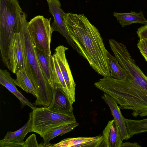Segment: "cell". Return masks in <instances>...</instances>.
<instances>
[{
  "instance_id": "cell-1",
  "label": "cell",
  "mask_w": 147,
  "mask_h": 147,
  "mask_svg": "<svg viewBox=\"0 0 147 147\" xmlns=\"http://www.w3.org/2000/svg\"><path fill=\"white\" fill-rule=\"evenodd\" d=\"M63 20L71 40L79 53L98 74L111 76L107 62V52L98 30L84 14L64 12Z\"/></svg>"
},
{
  "instance_id": "cell-2",
  "label": "cell",
  "mask_w": 147,
  "mask_h": 147,
  "mask_svg": "<svg viewBox=\"0 0 147 147\" xmlns=\"http://www.w3.org/2000/svg\"><path fill=\"white\" fill-rule=\"evenodd\" d=\"M94 85L113 98L122 109L131 110L133 117L147 116V86L136 82L128 75L123 80L104 77Z\"/></svg>"
},
{
  "instance_id": "cell-3",
  "label": "cell",
  "mask_w": 147,
  "mask_h": 147,
  "mask_svg": "<svg viewBox=\"0 0 147 147\" xmlns=\"http://www.w3.org/2000/svg\"><path fill=\"white\" fill-rule=\"evenodd\" d=\"M25 12L23 14L20 35L25 58V69L35 86L37 94L35 106L47 107L53 98V92L40 69L34 46L29 34Z\"/></svg>"
},
{
  "instance_id": "cell-4",
  "label": "cell",
  "mask_w": 147,
  "mask_h": 147,
  "mask_svg": "<svg viewBox=\"0 0 147 147\" xmlns=\"http://www.w3.org/2000/svg\"><path fill=\"white\" fill-rule=\"evenodd\" d=\"M23 11L17 0H0V50L1 59L9 62L16 34L20 32Z\"/></svg>"
},
{
  "instance_id": "cell-5",
  "label": "cell",
  "mask_w": 147,
  "mask_h": 147,
  "mask_svg": "<svg viewBox=\"0 0 147 147\" xmlns=\"http://www.w3.org/2000/svg\"><path fill=\"white\" fill-rule=\"evenodd\" d=\"M32 109V132L39 134L42 137L46 133L57 127L76 121L74 114L69 115L59 113L44 107H35Z\"/></svg>"
},
{
  "instance_id": "cell-6",
  "label": "cell",
  "mask_w": 147,
  "mask_h": 147,
  "mask_svg": "<svg viewBox=\"0 0 147 147\" xmlns=\"http://www.w3.org/2000/svg\"><path fill=\"white\" fill-rule=\"evenodd\" d=\"M51 20L50 18L38 15L28 23V32L34 46L49 56L52 55L50 44L53 32Z\"/></svg>"
},
{
  "instance_id": "cell-7",
  "label": "cell",
  "mask_w": 147,
  "mask_h": 147,
  "mask_svg": "<svg viewBox=\"0 0 147 147\" xmlns=\"http://www.w3.org/2000/svg\"><path fill=\"white\" fill-rule=\"evenodd\" d=\"M68 49L63 45H59L55 49L52 56L58 64L67 86L70 101L73 104L75 101L76 84L66 58L65 52Z\"/></svg>"
},
{
  "instance_id": "cell-8",
  "label": "cell",
  "mask_w": 147,
  "mask_h": 147,
  "mask_svg": "<svg viewBox=\"0 0 147 147\" xmlns=\"http://www.w3.org/2000/svg\"><path fill=\"white\" fill-rule=\"evenodd\" d=\"M49 7V12L53 17L54 20L51 24L53 32L57 31L66 39L68 44L79 53L77 47L69 36L63 20L64 13L61 7L59 0H47Z\"/></svg>"
},
{
  "instance_id": "cell-9",
  "label": "cell",
  "mask_w": 147,
  "mask_h": 147,
  "mask_svg": "<svg viewBox=\"0 0 147 147\" xmlns=\"http://www.w3.org/2000/svg\"><path fill=\"white\" fill-rule=\"evenodd\" d=\"M34 47L42 73L52 90L56 85L60 84L56 71L54 58L52 55L49 56L35 47Z\"/></svg>"
},
{
  "instance_id": "cell-10",
  "label": "cell",
  "mask_w": 147,
  "mask_h": 147,
  "mask_svg": "<svg viewBox=\"0 0 147 147\" xmlns=\"http://www.w3.org/2000/svg\"><path fill=\"white\" fill-rule=\"evenodd\" d=\"M32 112L29 113L28 120L22 127L14 132L8 131L4 138L0 140L1 147H25L24 139L32 130Z\"/></svg>"
},
{
  "instance_id": "cell-11",
  "label": "cell",
  "mask_w": 147,
  "mask_h": 147,
  "mask_svg": "<svg viewBox=\"0 0 147 147\" xmlns=\"http://www.w3.org/2000/svg\"><path fill=\"white\" fill-rule=\"evenodd\" d=\"M52 92V101L47 108L59 113L69 115L74 114L73 104L66 96L60 84H57Z\"/></svg>"
},
{
  "instance_id": "cell-12",
  "label": "cell",
  "mask_w": 147,
  "mask_h": 147,
  "mask_svg": "<svg viewBox=\"0 0 147 147\" xmlns=\"http://www.w3.org/2000/svg\"><path fill=\"white\" fill-rule=\"evenodd\" d=\"M102 134L103 140L100 147H121L123 140L114 119L109 121Z\"/></svg>"
},
{
  "instance_id": "cell-13",
  "label": "cell",
  "mask_w": 147,
  "mask_h": 147,
  "mask_svg": "<svg viewBox=\"0 0 147 147\" xmlns=\"http://www.w3.org/2000/svg\"><path fill=\"white\" fill-rule=\"evenodd\" d=\"M102 98L110 108L114 119L119 127L123 140H129L131 137L127 130L125 121V118L121 113V107L118 106L113 98L105 93L102 96Z\"/></svg>"
},
{
  "instance_id": "cell-14",
  "label": "cell",
  "mask_w": 147,
  "mask_h": 147,
  "mask_svg": "<svg viewBox=\"0 0 147 147\" xmlns=\"http://www.w3.org/2000/svg\"><path fill=\"white\" fill-rule=\"evenodd\" d=\"M103 140L100 135L93 137H79L65 139L54 144L53 147H100Z\"/></svg>"
},
{
  "instance_id": "cell-15",
  "label": "cell",
  "mask_w": 147,
  "mask_h": 147,
  "mask_svg": "<svg viewBox=\"0 0 147 147\" xmlns=\"http://www.w3.org/2000/svg\"><path fill=\"white\" fill-rule=\"evenodd\" d=\"M0 83L20 100L22 107L28 106L32 109L35 106L30 102L18 90L10 74L6 69H0Z\"/></svg>"
},
{
  "instance_id": "cell-16",
  "label": "cell",
  "mask_w": 147,
  "mask_h": 147,
  "mask_svg": "<svg viewBox=\"0 0 147 147\" xmlns=\"http://www.w3.org/2000/svg\"><path fill=\"white\" fill-rule=\"evenodd\" d=\"M11 72L16 74L25 67V58L20 33L16 36L11 59Z\"/></svg>"
},
{
  "instance_id": "cell-17",
  "label": "cell",
  "mask_w": 147,
  "mask_h": 147,
  "mask_svg": "<svg viewBox=\"0 0 147 147\" xmlns=\"http://www.w3.org/2000/svg\"><path fill=\"white\" fill-rule=\"evenodd\" d=\"M113 15L122 27L135 23L144 24H147V20L145 18L143 12L141 10L139 13L133 11L129 13H121L114 12Z\"/></svg>"
},
{
  "instance_id": "cell-18",
  "label": "cell",
  "mask_w": 147,
  "mask_h": 147,
  "mask_svg": "<svg viewBox=\"0 0 147 147\" xmlns=\"http://www.w3.org/2000/svg\"><path fill=\"white\" fill-rule=\"evenodd\" d=\"M16 74V78L13 79L15 85L19 87L26 92L31 94L36 98L37 94L35 87L27 74L25 69L19 71Z\"/></svg>"
},
{
  "instance_id": "cell-19",
  "label": "cell",
  "mask_w": 147,
  "mask_h": 147,
  "mask_svg": "<svg viewBox=\"0 0 147 147\" xmlns=\"http://www.w3.org/2000/svg\"><path fill=\"white\" fill-rule=\"evenodd\" d=\"M107 55V64L111 76L117 79L123 80L125 79L127 76L126 74L117 58L108 51Z\"/></svg>"
},
{
  "instance_id": "cell-20",
  "label": "cell",
  "mask_w": 147,
  "mask_h": 147,
  "mask_svg": "<svg viewBox=\"0 0 147 147\" xmlns=\"http://www.w3.org/2000/svg\"><path fill=\"white\" fill-rule=\"evenodd\" d=\"M79 125V123L76 121L59 126L46 133L42 137L44 147H45V145L54 138L71 131Z\"/></svg>"
},
{
  "instance_id": "cell-21",
  "label": "cell",
  "mask_w": 147,
  "mask_h": 147,
  "mask_svg": "<svg viewBox=\"0 0 147 147\" xmlns=\"http://www.w3.org/2000/svg\"><path fill=\"white\" fill-rule=\"evenodd\" d=\"M127 130L132 137L135 135L147 132V118L134 120L125 118Z\"/></svg>"
},
{
  "instance_id": "cell-22",
  "label": "cell",
  "mask_w": 147,
  "mask_h": 147,
  "mask_svg": "<svg viewBox=\"0 0 147 147\" xmlns=\"http://www.w3.org/2000/svg\"><path fill=\"white\" fill-rule=\"evenodd\" d=\"M53 58L54 59L56 71L60 82L61 85V86L62 89L65 92L66 96L70 101L69 96L68 92V89L64 78L62 75L57 62L54 57Z\"/></svg>"
},
{
  "instance_id": "cell-23",
  "label": "cell",
  "mask_w": 147,
  "mask_h": 147,
  "mask_svg": "<svg viewBox=\"0 0 147 147\" xmlns=\"http://www.w3.org/2000/svg\"><path fill=\"white\" fill-rule=\"evenodd\" d=\"M137 45L141 54L147 62V40L140 39Z\"/></svg>"
},
{
  "instance_id": "cell-24",
  "label": "cell",
  "mask_w": 147,
  "mask_h": 147,
  "mask_svg": "<svg viewBox=\"0 0 147 147\" xmlns=\"http://www.w3.org/2000/svg\"><path fill=\"white\" fill-rule=\"evenodd\" d=\"M25 147H40L37 141L36 135L33 134L29 136L24 142Z\"/></svg>"
},
{
  "instance_id": "cell-25",
  "label": "cell",
  "mask_w": 147,
  "mask_h": 147,
  "mask_svg": "<svg viewBox=\"0 0 147 147\" xmlns=\"http://www.w3.org/2000/svg\"><path fill=\"white\" fill-rule=\"evenodd\" d=\"M136 33L140 39L147 40V24L138 28Z\"/></svg>"
},
{
  "instance_id": "cell-26",
  "label": "cell",
  "mask_w": 147,
  "mask_h": 147,
  "mask_svg": "<svg viewBox=\"0 0 147 147\" xmlns=\"http://www.w3.org/2000/svg\"><path fill=\"white\" fill-rule=\"evenodd\" d=\"M142 146L139 145L137 142H122L121 147H141Z\"/></svg>"
}]
</instances>
